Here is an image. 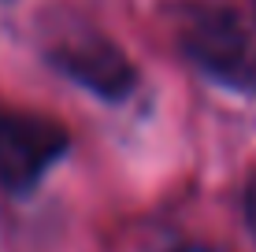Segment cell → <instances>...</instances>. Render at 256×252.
I'll return each mask as SVG.
<instances>
[{
    "label": "cell",
    "mask_w": 256,
    "mask_h": 252,
    "mask_svg": "<svg viewBox=\"0 0 256 252\" xmlns=\"http://www.w3.org/2000/svg\"><path fill=\"white\" fill-rule=\"evenodd\" d=\"M167 30L208 82L256 93V41L234 11L204 0H174L167 7Z\"/></svg>",
    "instance_id": "1"
},
{
    "label": "cell",
    "mask_w": 256,
    "mask_h": 252,
    "mask_svg": "<svg viewBox=\"0 0 256 252\" xmlns=\"http://www.w3.org/2000/svg\"><path fill=\"white\" fill-rule=\"evenodd\" d=\"M70 137L56 119L34 111H0V189L30 193L67 152Z\"/></svg>",
    "instance_id": "2"
},
{
    "label": "cell",
    "mask_w": 256,
    "mask_h": 252,
    "mask_svg": "<svg viewBox=\"0 0 256 252\" xmlns=\"http://www.w3.org/2000/svg\"><path fill=\"white\" fill-rule=\"evenodd\" d=\"M48 63L64 78L78 82L82 89H90L100 100H122L138 85V71L126 59V52L112 37H104L96 30H86V26L70 30V33H60L52 41Z\"/></svg>",
    "instance_id": "3"
},
{
    "label": "cell",
    "mask_w": 256,
    "mask_h": 252,
    "mask_svg": "<svg viewBox=\"0 0 256 252\" xmlns=\"http://www.w3.org/2000/svg\"><path fill=\"white\" fill-rule=\"evenodd\" d=\"M245 215H249V227L256 234V182L249 186V197H245Z\"/></svg>",
    "instance_id": "4"
},
{
    "label": "cell",
    "mask_w": 256,
    "mask_h": 252,
    "mask_svg": "<svg viewBox=\"0 0 256 252\" xmlns=\"http://www.w3.org/2000/svg\"><path fill=\"white\" fill-rule=\"evenodd\" d=\"M178 252H223V249H216V245H186V249H178Z\"/></svg>",
    "instance_id": "5"
}]
</instances>
